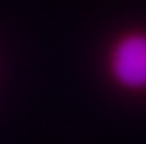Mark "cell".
<instances>
[{
  "label": "cell",
  "instance_id": "1",
  "mask_svg": "<svg viewBox=\"0 0 146 144\" xmlns=\"http://www.w3.org/2000/svg\"><path fill=\"white\" fill-rule=\"evenodd\" d=\"M109 68L119 86L146 90V33L133 31L113 45Z\"/></svg>",
  "mask_w": 146,
  "mask_h": 144
}]
</instances>
